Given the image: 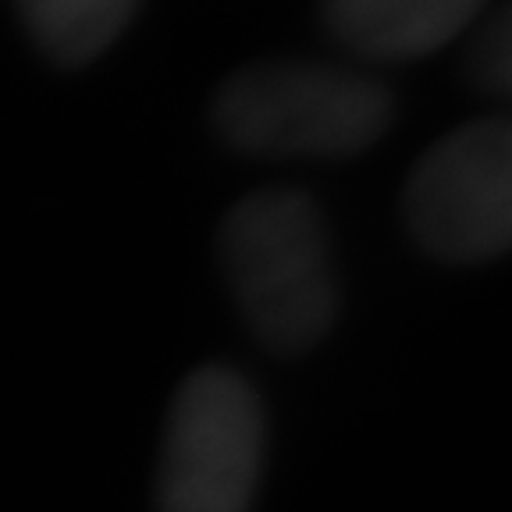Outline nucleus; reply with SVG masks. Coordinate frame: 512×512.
<instances>
[{"instance_id": "nucleus-2", "label": "nucleus", "mask_w": 512, "mask_h": 512, "mask_svg": "<svg viewBox=\"0 0 512 512\" xmlns=\"http://www.w3.org/2000/svg\"><path fill=\"white\" fill-rule=\"evenodd\" d=\"M388 121L381 82L324 64H253L214 100L224 143L260 157H349L374 146Z\"/></svg>"}, {"instance_id": "nucleus-3", "label": "nucleus", "mask_w": 512, "mask_h": 512, "mask_svg": "<svg viewBox=\"0 0 512 512\" xmlns=\"http://www.w3.org/2000/svg\"><path fill=\"white\" fill-rule=\"evenodd\" d=\"M264 470V406L235 367L192 370L160 445L157 512H249Z\"/></svg>"}, {"instance_id": "nucleus-4", "label": "nucleus", "mask_w": 512, "mask_h": 512, "mask_svg": "<svg viewBox=\"0 0 512 512\" xmlns=\"http://www.w3.org/2000/svg\"><path fill=\"white\" fill-rule=\"evenodd\" d=\"M413 239L448 264L512 249V118L473 121L431 146L406 185Z\"/></svg>"}, {"instance_id": "nucleus-5", "label": "nucleus", "mask_w": 512, "mask_h": 512, "mask_svg": "<svg viewBox=\"0 0 512 512\" xmlns=\"http://www.w3.org/2000/svg\"><path fill=\"white\" fill-rule=\"evenodd\" d=\"M488 0H324L335 43L363 61H413L445 47Z\"/></svg>"}, {"instance_id": "nucleus-6", "label": "nucleus", "mask_w": 512, "mask_h": 512, "mask_svg": "<svg viewBox=\"0 0 512 512\" xmlns=\"http://www.w3.org/2000/svg\"><path fill=\"white\" fill-rule=\"evenodd\" d=\"M15 8L50 61L86 64L125 32L139 0H15Z\"/></svg>"}, {"instance_id": "nucleus-1", "label": "nucleus", "mask_w": 512, "mask_h": 512, "mask_svg": "<svg viewBox=\"0 0 512 512\" xmlns=\"http://www.w3.org/2000/svg\"><path fill=\"white\" fill-rule=\"evenodd\" d=\"M221 264L235 303L267 349L303 352L338 313L328 235L310 196L253 192L221 224Z\"/></svg>"}, {"instance_id": "nucleus-7", "label": "nucleus", "mask_w": 512, "mask_h": 512, "mask_svg": "<svg viewBox=\"0 0 512 512\" xmlns=\"http://www.w3.org/2000/svg\"><path fill=\"white\" fill-rule=\"evenodd\" d=\"M470 79L477 89L512 104V4L484 22L470 47Z\"/></svg>"}]
</instances>
